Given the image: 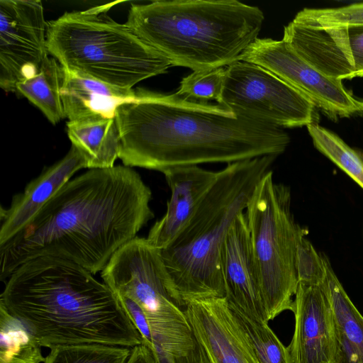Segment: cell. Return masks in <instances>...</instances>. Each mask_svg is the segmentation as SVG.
Here are the masks:
<instances>
[{
	"mask_svg": "<svg viewBox=\"0 0 363 363\" xmlns=\"http://www.w3.org/2000/svg\"><path fill=\"white\" fill-rule=\"evenodd\" d=\"M225 67L194 71L180 82L177 94L199 101H218L222 94Z\"/></svg>",
	"mask_w": 363,
	"mask_h": 363,
	"instance_id": "26",
	"label": "cell"
},
{
	"mask_svg": "<svg viewBox=\"0 0 363 363\" xmlns=\"http://www.w3.org/2000/svg\"><path fill=\"white\" fill-rule=\"evenodd\" d=\"M264 20L237 0H162L131 4L125 23L172 66L201 71L238 61Z\"/></svg>",
	"mask_w": 363,
	"mask_h": 363,
	"instance_id": "4",
	"label": "cell"
},
{
	"mask_svg": "<svg viewBox=\"0 0 363 363\" xmlns=\"http://www.w3.org/2000/svg\"><path fill=\"white\" fill-rule=\"evenodd\" d=\"M294 21L317 28H340L363 26V2L337 8H305Z\"/></svg>",
	"mask_w": 363,
	"mask_h": 363,
	"instance_id": "25",
	"label": "cell"
},
{
	"mask_svg": "<svg viewBox=\"0 0 363 363\" xmlns=\"http://www.w3.org/2000/svg\"><path fill=\"white\" fill-rule=\"evenodd\" d=\"M41 347L27 326L0 303V363L45 362Z\"/></svg>",
	"mask_w": 363,
	"mask_h": 363,
	"instance_id": "21",
	"label": "cell"
},
{
	"mask_svg": "<svg viewBox=\"0 0 363 363\" xmlns=\"http://www.w3.org/2000/svg\"><path fill=\"white\" fill-rule=\"evenodd\" d=\"M217 102L238 116L281 128L316 123L315 107L306 96L267 69L247 62L225 67Z\"/></svg>",
	"mask_w": 363,
	"mask_h": 363,
	"instance_id": "8",
	"label": "cell"
},
{
	"mask_svg": "<svg viewBox=\"0 0 363 363\" xmlns=\"http://www.w3.org/2000/svg\"><path fill=\"white\" fill-rule=\"evenodd\" d=\"M84 168H86L84 159L72 145L62 159L30 181L22 193L15 195L8 208L1 206L0 245L18 233L74 173Z\"/></svg>",
	"mask_w": 363,
	"mask_h": 363,
	"instance_id": "16",
	"label": "cell"
},
{
	"mask_svg": "<svg viewBox=\"0 0 363 363\" xmlns=\"http://www.w3.org/2000/svg\"><path fill=\"white\" fill-rule=\"evenodd\" d=\"M335 363H337V362H335Z\"/></svg>",
	"mask_w": 363,
	"mask_h": 363,
	"instance_id": "30",
	"label": "cell"
},
{
	"mask_svg": "<svg viewBox=\"0 0 363 363\" xmlns=\"http://www.w3.org/2000/svg\"><path fill=\"white\" fill-rule=\"evenodd\" d=\"M239 60L271 72L333 121L363 116L362 99L355 97L341 80L328 77L312 67L283 39L257 38Z\"/></svg>",
	"mask_w": 363,
	"mask_h": 363,
	"instance_id": "9",
	"label": "cell"
},
{
	"mask_svg": "<svg viewBox=\"0 0 363 363\" xmlns=\"http://www.w3.org/2000/svg\"><path fill=\"white\" fill-rule=\"evenodd\" d=\"M231 310L246 333L259 363H291L287 347L268 323L252 320L238 311Z\"/></svg>",
	"mask_w": 363,
	"mask_h": 363,
	"instance_id": "24",
	"label": "cell"
},
{
	"mask_svg": "<svg viewBox=\"0 0 363 363\" xmlns=\"http://www.w3.org/2000/svg\"><path fill=\"white\" fill-rule=\"evenodd\" d=\"M293 313L294 332L287 347L291 363H335V320L322 284L298 283Z\"/></svg>",
	"mask_w": 363,
	"mask_h": 363,
	"instance_id": "12",
	"label": "cell"
},
{
	"mask_svg": "<svg viewBox=\"0 0 363 363\" xmlns=\"http://www.w3.org/2000/svg\"><path fill=\"white\" fill-rule=\"evenodd\" d=\"M62 75L60 63L48 56L35 74L16 86V91L38 108L53 125L65 118L60 96Z\"/></svg>",
	"mask_w": 363,
	"mask_h": 363,
	"instance_id": "20",
	"label": "cell"
},
{
	"mask_svg": "<svg viewBox=\"0 0 363 363\" xmlns=\"http://www.w3.org/2000/svg\"><path fill=\"white\" fill-rule=\"evenodd\" d=\"M325 277L322 283L335 320L337 363H363V316L355 307L324 255Z\"/></svg>",
	"mask_w": 363,
	"mask_h": 363,
	"instance_id": "18",
	"label": "cell"
},
{
	"mask_svg": "<svg viewBox=\"0 0 363 363\" xmlns=\"http://www.w3.org/2000/svg\"><path fill=\"white\" fill-rule=\"evenodd\" d=\"M221 270L229 307L252 320L268 323L244 212L236 216L226 235Z\"/></svg>",
	"mask_w": 363,
	"mask_h": 363,
	"instance_id": "13",
	"label": "cell"
},
{
	"mask_svg": "<svg viewBox=\"0 0 363 363\" xmlns=\"http://www.w3.org/2000/svg\"><path fill=\"white\" fill-rule=\"evenodd\" d=\"M277 157L238 161L218 171L191 220L161 250L168 289L182 308L194 300L225 298L221 252L226 235Z\"/></svg>",
	"mask_w": 363,
	"mask_h": 363,
	"instance_id": "5",
	"label": "cell"
},
{
	"mask_svg": "<svg viewBox=\"0 0 363 363\" xmlns=\"http://www.w3.org/2000/svg\"><path fill=\"white\" fill-rule=\"evenodd\" d=\"M162 174L171 196L164 215L154 223L147 237L160 250L166 248L186 225L218 177V172L198 165L174 167Z\"/></svg>",
	"mask_w": 363,
	"mask_h": 363,
	"instance_id": "15",
	"label": "cell"
},
{
	"mask_svg": "<svg viewBox=\"0 0 363 363\" xmlns=\"http://www.w3.org/2000/svg\"><path fill=\"white\" fill-rule=\"evenodd\" d=\"M136 99L120 105L116 121L118 158L123 165L164 172L203 163L228 164L286 149V132L238 116L217 104L177 94L136 89Z\"/></svg>",
	"mask_w": 363,
	"mask_h": 363,
	"instance_id": "2",
	"label": "cell"
},
{
	"mask_svg": "<svg viewBox=\"0 0 363 363\" xmlns=\"http://www.w3.org/2000/svg\"><path fill=\"white\" fill-rule=\"evenodd\" d=\"M0 303L41 347L100 344L133 348L143 339L118 296L91 272L51 256L30 259L6 280Z\"/></svg>",
	"mask_w": 363,
	"mask_h": 363,
	"instance_id": "3",
	"label": "cell"
},
{
	"mask_svg": "<svg viewBox=\"0 0 363 363\" xmlns=\"http://www.w3.org/2000/svg\"><path fill=\"white\" fill-rule=\"evenodd\" d=\"M251 246L269 320L294 311L298 285L297 254L308 230L291 211L289 186L269 171L255 189L246 208Z\"/></svg>",
	"mask_w": 363,
	"mask_h": 363,
	"instance_id": "7",
	"label": "cell"
},
{
	"mask_svg": "<svg viewBox=\"0 0 363 363\" xmlns=\"http://www.w3.org/2000/svg\"><path fill=\"white\" fill-rule=\"evenodd\" d=\"M111 4L49 21L48 53L65 69L123 89L167 72L172 65L164 56L107 14Z\"/></svg>",
	"mask_w": 363,
	"mask_h": 363,
	"instance_id": "6",
	"label": "cell"
},
{
	"mask_svg": "<svg viewBox=\"0 0 363 363\" xmlns=\"http://www.w3.org/2000/svg\"><path fill=\"white\" fill-rule=\"evenodd\" d=\"M297 270L301 284H321L325 277L324 255L318 254L306 237L298 247Z\"/></svg>",
	"mask_w": 363,
	"mask_h": 363,
	"instance_id": "27",
	"label": "cell"
},
{
	"mask_svg": "<svg viewBox=\"0 0 363 363\" xmlns=\"http://www.w3.org/2000/svg\"><path fill=\"white\" fill-rule=\"evenodd\" d=\"M62 72L60 96L69 121L115 118L120 105L138 97L133 89L112 86L62 67Z\"/></svg>",
	"mask_w": 363,
	"mask_h": 363,
	"instance_id": "17",
	"label": "cell"
},
{
	"mask_svg": "<svg viewBox=\"0 0 363 363\" xmlns=\"http://www.w3.org/2000/svg\"><path fill=\"white\" fill-rule=\"evenodd\" d=\"M132 323L140 333L143 344L150 348L152 335L146 315L140 306L132 299L125 296H118Z\"/></svg>",
	"mask_w": 363,
	"mask_h": 363,
	"instance_id": "28",
	"label": "cell"
},
{
	"mask_svg": "<svg viewBox=\"0 0 363 363\" xmlns=\"http://www.w3.org/2000/svg\"><path fill=\"white\" fill-rule=\"evenodd\" d=\"M67 128L72 145L84 159L86 168L115 166L120 150V135L115 118L68 121Z\"/></svg>",
	"mask_w": 363,
	"mask_h": 363,
	"instance_id": "19",
	"label": "cell"
},
{
	"mask_svg": "<svg viewBox=\"0 0 363 363\" xmlns=\"http://www.w3.org/2000/svg\"><path fill=\"white\" fill-rule=\"evenodd\" d=\"M47 28L40 1H0V86L16 91L48 56Z\"/></svg>",
	"mask_w": 363,
	"mask_h": 363,
	"instance_id": "10",
	"label": "cell"
},
{
	"mask_svg": "<svg viewBox=\"0 0 363 363\" xmlns=\"http://www.w3.org/2000/svg\"><path fill=\"white\" fill-rule=\"evenodd\" d=\"M315 147L363 189V159L337 135L313 123L307 126Z\"/></svg>",
	"mask_w": 363,
	"mask_h": 363,
	"instance_id": "22",
	"label": "cell"
},
{
	"mask_svg": "<svg viewBox=\"0 0 363 363\" xmlns=\"http://www.w3.org/2000/svg\"><path fill=\"white\" fill-rule=\"evenodd\" d=\"M44 363H125L130 347L100 344L55 346Z\"/></svg>",
	"mask_w": 363,
	"mask_h": 363,
	"instance_id": "23",
	"label": "cell"
},
{
	"mask_svg": "<svg viewBox=\"0 0 363 363\" xmlns=\"http://www.w3.org/2000/svg\"><path fill=\"white\" fill-rule=\"evenodd\" d=\"M152 191L132 167L89 169L71 179L14 237L0 245V279L41 256L92 274L154 218Z\"/></svg>",
	"mask_w": 363,
	"mask_h": 363,
	"instance_id": "1",
	"label": "cell"
},
{
	"mask_svg": "<svg viewBox=\"0 0 363 363\" xmlns=\"http://www.w3.org/2000/svg\"><path fill=\"white\" fill-rule=\"evenodd\" d=\"M125 363H157L151 350L145 345H140L131 349Z\"/></svg>",
	"mask_w": 363,
	"mask_h": 363,
	"instance_id": "29",
	"label": "cell"
},
{
	"mask_svg": "<svg viewBox=\"0 0 363 363\" xmlns=\"http://www.w3.org/2000/svg\"><path fill=\"white\" fill-rule=\"evenodd\" d=\"M184 312L211 363H259L225 298L191 301Z\"/></svg>",
	"mask_w": 363,
	"mask_h": 363,
	"instance_id": "14",
	"label": "cell"
},
{
	"mask_svg": "<svg viewBox=\"0 0 363 363\" xmlns=\"http://www.w3.org/2000/svg\"><path fill=\"white\" fill-rule=\"evenodd\" d=\"M283 39L328 77H363V26L325 28L293 20L284 27Z\"/></svg>",
	"mask_w": 363,
	"mask_h": 363,
	"instance_id": "11",
	"label": "cell"
}]
</instances>
